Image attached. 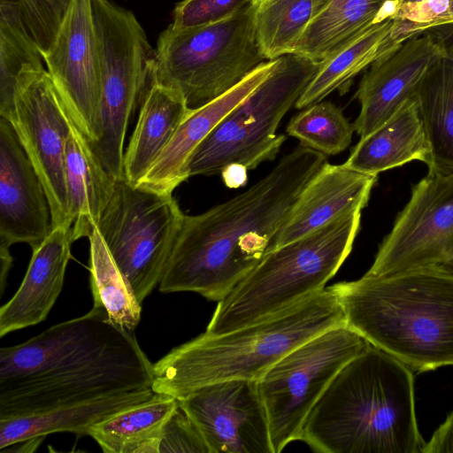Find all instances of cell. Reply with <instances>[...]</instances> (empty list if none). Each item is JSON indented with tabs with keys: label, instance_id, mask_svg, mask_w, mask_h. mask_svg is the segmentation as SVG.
Wrapping results in <instances>:
<instances>
[{
	"label": "cell",
	"instance_id": "cell-24",
	"mask_svg": "<svg viewBox=\"0 0 453 453\" xmlns=\"http://www.w3.org/2000/svg\"><path fill=\"white\" fill-rule=\"evenodd\" d=\"M65 186L73 242L89 237L111 196L115 179L73 124L65 145Z\"/></svg>",
	"mask_w": 453,
	"mask_h": 453
},
{
	"label": "cell",
	"instance_id": "cell-17",
	"mask_svg": "<svg viewBox=\"0 0 453 453\" xmlns=\"http://www.w3.org/2000/svg\"><path fill=\"white\" fill-rule=\"evenodd\" d=\"M53 230L44 186L13 127L0 116V243L38 248Z\"/></svg>",
	"mask_w": 453,
	"mask_h": 453
},
{
	"label": "cell",
	"instance_id": "cell-20",
	"mask_svg": "<svg viewBox=\"0 0 453 453\" xmlns=\"http://www.w3.org/2000/svg\"><path fill=\"white\" fill-rule=\"evenodd\" d=\"M71 229L58 226L35 250L19 289L0 308V336L44 320L58 297L72 257Z\"/></svg>",
	"mask_w": 453,
	"mask_h": 453
},
{
	"label": "cell",
	"instance_id": "cell-27",
	"mask_svg": "<svg viewBox=\"0 0 453 453\" xmlns=\"http://www.w3.org/2000/svg\"><path fill=\"white\" fill-rule=\"evenodd\" d=\"M394 26V16H389L373 24L331 58L323 60L320 69L295 106L302 110L322 101L336 89L342 92L347 89L357 73L401 43L391 37Z\"/></svg>",
	"mask_w": 453,
	"mask_h": 453
},
{
	"label": "cell",
	"instance_id": "cell-35",
	"mask_svg": "<svg viewBox=\"0 0 453 453\" xmlns=\"http://www.w3.org/2000/svg\"><path fill=\"white\" fill-rule=\"evenodd\" d=\"M165 452L210 453L199 429L180 406L161 432L158 453Z\"/></svg>",
	"mask_w": 453,
	"mask_h": 453
},
{
	"label": "cell",
	"instance_id": "cell-2",
	"mask_svg": "<svg viewBox=\"0 0 453 453\" xmlns=\"http://www.w3.org/2000/svg\"><path fill=\"white\" fill-rule=\"evenodd\" d=\"M327 163L302 144L242 193L185 215L159 282L162 293L223 299L263 258L306 185Z\"/></svg>",
	"mask_w": 453,
	"mask_h": 453
},
{
	"label": "cell",
	"instance_id": "cell-31",
	"mask_svg": "<svg viewBox=\"0 0 453 453\" xmlns=\"http://www.w3.org/2000/svg\"><path fill=\"white\" fill-rule=\"evenodd\" d=\"M42 54L27 29L18 4L0 0V116L11 111L16 81L27 67H44Z\"/></svg>",
	"mask_w": 453,
	"mask_h": 453
},
{
	"label": "cell",
	"instance_id": "cell-38",
	"mask_svg": "<svg viewBox=\"0 0 453 453\" xmlns=\"http://www.w3.org/2000/svg\"><path fill=\"white\" fill-rule=\"evenodd\" d=\"M247 168L237 164L226 167L221 175L226 185L231 188H239L246 183Z\"/></svg>",
	"mask_w": 453,
	"mask_h": 453
},
{
	"label": "cell",
	"instance_id": "cell-41",
	"mask_svg": "<svg viewBox=\"0 0 453 453\" xmlns=\"http://www.w3.org/2000/svg\"><path fill=\"white\" fill-rule=\"evenodd\" d=\"M424 0H397V7L403 4H416L422 2Z\"/></svg>",
	"mask_w": 453,
	"mask_h": 453
},
{
	"label": "cell",
	"instance_id": "cell-16",
	"mask_svg": "<svg viewBox=\"0 0 453 453\" xmlns=\"http://www.w3.org/2000/svg\"><path fill=\"white\" fill-rule=\"evenodd\" d=\"M442 56L439 39L426 29L373 61L356 94L360 112L353 127L360 138L375 130L412 97L424 74Z\"/></svg>",
	"mask_w": 453,
	"mask_h": 453
},
{
	"label": "cell",
	"instance_id": "cell-32",
	"mask_svg": "<svg viewBox=\"0 0 453 453\" xmlns=\"http://www.w3.org/2000/svg\"><path fill=\"white\" fill-rule=\"evenodd\" d=\"M354 131L341 108L323 101L306 107L287 127V133L302 145L324 155H336L346 150Z\"/></svg>",
	"mask_w": 453,
	"mask_h": 453
},
{
	"label": "cell",
	"instance_id": "cell-36",
	"mask_svg": "<svg viewBox=\"0 0 453 453\" xmlns=\"http://www.w3.org/2000/svg\"><path fill=\"white\" fill-rule=\"evenodd\" d=\"M448 452H453V411L421 449V453Z\"/></svg>",
	"mask_w": 453,
	"mask_h": 453
},
{
	"label": "cell",
	"instance_id": "cell-18",
	"mask_svg": "<svg viewBox=\"0 0 453 453\" xmlns=\"http://www.w3.org/2000/svg\"><path fill=\"white\" fill-rule=\"evenodd\" d=\"M376 175L326 163L306 185L267 252L367 205Z\"/></svg>",
	"mask_w": 453,
	"mask_h": 453
},
{
	"label": "cell",
	"instance_id": "cell-34",
	"mask_svg": "<svg viewBox=\"0 0 453 453\" xmlns=\"http://www.w3.org/2000/svg\"><path fill=\"white\" fill-rule=\"evenodd\" d=\"M254 0H182L173 10L171 25L188 29L221 21L250 5Z\"/></svg>",
	"mask_w": 453,
	"mask_h": 453
},
{
	"label": "cell",
	"instance_id": "cell-12",
	"mask_svg": "<svg viewBox=\"0 0 453 453\" xmlns=\"http://www.w3.org/2000/svg\"><path fill=\"white\" fill-rule=\"evenodd\" d=\"M46 190L53 229H71L65 186V145L74 124L46 67H27L18 76L5 118Z\"/></svg>",
	"mask_w": 453,
	"mask_h": 453
},
{
	"label": "cell",
	"instance_id": "cell-11",
	"mask_svg": "<svg viewBox=\"0 0 453 453\" xmlns=\"http://www.w3.org/2000/svg\"><path fill=\"white\" fill-rule=\"evenodd\" d=\"M370 343L345 324L304 342L257 380L273 453L301 441L306 418L336 374Z\"/></svg>",
	"mask_w": 453,
	"mask_h": 453
},
{
	"label": "cell",
	"instance_id": "cell-9",
	"mask_svg": "<svg viewBox=\"0 0 453 453\" xmlns=\"http://www.w3.org/2000/svg\"><path fill=\"white\" fill-rule=\"evenodd\" d=\"M101 68V134L89 143L106 172L123 175L129 119L153 81L156 50L133 12L111 0H91Z\"/></svg>",
	"mask_w": 453,
	"mask_h": 453
},
{
	"label": "cell",
	"instance_id": "cell-39",
	"mask_svg": "<svg viewBox=\"0 0 453 453\" xmlns=\"http://www.w3.org/2000/svg\"><path fill=\"white\" fill-rule=\"evenodd\" d=\"M0 296L4 291L9 271L12 267L13 258L10 253V246L0 243Z\"/></svg>",
	"mask_w": 453,
	"mask_h": 453
},
{
	"label": "cell",
	"instance_id": "cell-23",
	"mask_svg": "<svg viewBox=\"0 0 453 453\" xmlns=\"http://www.w3.org/2000/svg\"><path fill=\"white\" fill-rule=\"evenodd\" d=\"M141 104L123 159V175L134 185L148 173L190 111L180 91L155 81Z\"/></svg>",
	"mask_w": 453,
	"mask_h": 453
},
{
	"label": "cell",
	"instance_id": "cell-8",
	"mask_svg": "<svg viewBox=\"0 0 453 453\" xmlns=\"http://www.w3.org/2000/svg\"><path fill=\"white\" fill-rule=\"evenodd\" d=\"M266 79L235 106L198 145L188 177L213 175L230 165L248 170L273 159L286 140L280 122L315 77L322 61L295 53L275 59Z\"/></svg>",
	"mask_w": 453,
	"mask_h": 453
},
{
	"label": "cell",
	"instance_id": "cell-40",
	"mask_svg": "<svg viewBox=\"0 0 453 453\" xmlns=\"http://www.w3.org/2000/svg\"><path fill=\"white\" fill-rule=\"evenodd\" d=\"M451 22H453V0H449L448 15H447V18L445 20V23H451Z\"/></svg>",
	"mask_w": 453,
	"mask_h": 453
},
{
	"label": "cell",
	"instance_id": "cell-4",
	"mask_svg": "<svg viewBox=\"0 0 453 453\" xmlns=\"http://www.w3.org/2000/svg\"><path fill=\"white\" fill-rule=\"evenodd\" d=\"M345 325L411 369L453 365V272L422 267L331 286Z\"/></svg>",
	"mask_w": 453,
	"mask_h": 453
},
{
	"label": "cell",
	"instance_id": "cell-5",
	"mask_svg": "<svg viewBox=\"0 0 453 453\" xmlns=\"http://www.w3.org/2000/svg\"><path fill=\"white\" fill-rule=\"evenodd\" d=\"M332 287L269 319L220 334L203 333L153 365L152 389L177 400L203 386L231 380H258L290 350L344 325Z\"/></svg>",
	"mask_w": 453,
	"mask_h": 453
},
{
	"label": "cell",
	"instance_id": "cell-25",
	"mask_svg": "<svg viewBox=\"0 0 453 453\" xmlns=\"http://www.w3.org/2000/svg\"><path fill=\"white\" fill-rule=\"evenodd\" d=\"M397 0H330L310 22L293 51L326 60L384 19L394 16Z\"/></svg>",
	"mask_w": 453,
	"mask_h": 453
},
{
	"label": "cell",
	"instance_id": "cell-14",
	"mask_svg": "<svg viewBox=\"0 0 453 453\" xmlns=\"http://www.w3.org/2000/svg\"><path fill=\"white\" fill-rule=\"evenodd\" d=\"M73 121L89 143L101 134V68L91 0H70L55 41L42 56Z\"/></svg>",
	"mask_w": 453,
	"mask_h": 453
},
{
	"label": "cell",
	"instance_id": "cell-13",
	"mask_svg": "<svg viewBox=\"0 0 453 453\" xmlns=\"http://www.w3.org/2000/svg\"><path fill=\"white\" fill-rule=\"evenodd\" d=\"M422 267L453 272V173H432L411 188V198L380 243L366 276Z\"/></svg>",
	"mask_w": 453,
	"mask_h": 453
},
{
	"label": "cell",
	"instance_id": "cell-37",
	"mask_svg": "<svg viewBox=\"0 0 453 453\" xmlns=\"http://www.w3.org/2000/svg\"><path fill=\"white\" fill-rule=\"evenodd\" d=\"M439 39L444 55L453 59V22L428 28Z\"/></svg>",
	"mask_w": 453,
	"mask_h": 453
},
{
	"label": "cell",
	"instance_id": "cell-7",
	"mask_svg": "<svg viewBox=\"0 0 453 453\" xmlns=\"http://www.w3.org/2000/svg\"><path fill=\"white\" fill-rule=\"evenodd\" d=\"M153 81L180 91L190 109L226 93L268 61L257 39L254 1L221 21L176 29L157 43Z\"/></svg>",
	"mask_w": 453,
	"mask_h": 453
},
{
	"label": "cell",
	"instance_id": "cell-1",
	"mask_svg": "<svg viewBox=\"0 0 453 453\" xmlns=\"http://www.w3.org/2000/svg\"><path fill=\"white\" fill-rule=\"evenodd\" d=\"M153 365L103 307L0 349V420L152 388Z\"/></svg>",
	"mask_w": 453,
	"mask_h": 453
},
{
	"label": "cell",
	"instance_id": "cell-15",
	"mask_svg": "<svg viewBox=\"0 0 453 453\" xmlns=\"http://www.w3.org/2000/svg\"><path fill=\"white\" fill-rule=\"evenodd\" d=\"M178 403L199 429L210 453H273L257 380L211 383Z\"/></svg>",
	"mask_w": 453,
	"mask_h": 453
},
{
	"label": "cell",
	"instance_id": "cell-30",
	"mask_svg": "<svg viewBox=\"0 0 453 453\" xmlns=\"http://www.w3.org/2000/svg\"><path fill=\"white\" fill-rule=\"evenodd\" d=\"M88 240L89 281L94 306L103 307L114 323L134 331L141 319L142 303L113 260L96 227Z\"/></svg>",
	"mask_w": 453,
	"mask_h": 453
},
{
	"label": "cell",
	"instance_id": "cell-10",
	"mask_svg": "<svg viewBox=\"0 0 453 453\" xmlns=\"http://www.w3.org/2000/svg\"><path fill=\"white\" fill-rule=\"evenodd\" d=\"M184 216L173 193L115 179L96 227L140 303L159 285Z\"/></svg>",
	"mask_w": 453,
	"mask_h": 453
},
{
	"label": "cell",
	"instance_id": "cell-19",
	"mask_svg": "<svg viewBox=\"0 0 453 453\" xmlns=\"http://www.w3.org/2000/svg\"><path fill=\"white\" fill-rule=\"evenodd\" d=\"M276 60L264 62L231 89L190 109L173 137L137 185L164 193L188 179L186 167L198 145L219 123L271 73Z\"/></svg>",
	"mask_w": 453,
	"mask_h": 453
},
{
	"label": "cell",
	"instance_id": "cell-28",
	"mask_svg": "<svg viewBox=\"0 0 453 453\" xmlns=\"http://www.w3.org/2000/svg\"><path fill=\"white\" fill-rule=\"evenodd\" d=\"M179 406L172 395L156 393L88 430L105 453H158L162 429Z\"/></svg>",
	"mask_w": 453,
	"mask_h": 453
},
{
	"label": "cell",
	"instance_id": "cell-22",
	"mask_svg": "<svg viewBox=\"0 0 453 453\" xmlns=\"http://www.w3.org/2000/svg\"><path fill=\"white\" fill-rule=\"evenodd\" d=\"M430 159V146L413 96L384 123L361 137L343 165L363 173L381 172Z\"/></svg>",
	"mask_w": 453,
	"mask_h": 453
},
{
	"label": "cell",
	"instance_id": "cell-3",
	"mask_svg": "<svg viewBox=\"0 0 453 453\" xmlns=\"http://www.w3.org/2000/svg\"><path fill=\"white\" fill-rule=\"evenodd\" d=\"M301 441L321 453L421 452L411 368L369 344L316 403Z\"/></svg>",
	"mask_w": 453,
	"mask_h": 453
},
{
	"label": "cell",
	"instance_id": "cell-33",
	"mask_svg": "<svg viewBox=\"0 0 453 453\" xmlns=\"http://www.w3.org/2000/svg\"><path fill=\"white\" fill-rule=\"evenodd\" d=\"M42 56L52 46L70 0H13Z\"/></svg>",
	"mask_w": 453,
	"mask_h": 453
},
{
	"label": "cell",
	"instance_id": "cell-26",
	"mask_svg": "<svg viewBox=\"0 0 453 453\" xmlns=\"http://www.w3.org/2000/svg\"><path fill=\"white\" fill-rule=\"evenodd\" d=\"M413 98L430 146L428 172L453 173V59L442 56L433 64Z\"/></svg>",
	"mask_w": 453,
	"mask_h": 453
},
{
	"label": "cell",
	"instance_id": "cell-21",
	"mask_svg": "<svg viewBox=\"0 0 453 453\" xmlns=\"http://www.w3.org/2000/svg\"><path fill=\"white\" fill-rule=\"evenodd\" d=\"M152 388L133 389L60 406L44 412L0 420V449L54 433L88 435V430L154 395Z\"/></svg>",
	"mask_w": 453,
	"mask_h": 453
},
{
	"label": "cell",
	"instance_id": "cell-6",
	"mask_svg": "<svg viewBox=\"0 0 453 453\" xmlns=\"http://www.w3.org/2000/svg\"><path fill=\"white\" fill-rule=\"evenodd\" d=\"M361 211L273 250L220 301L204 333L220 334L269 319L325 288L349 255Z\"/></svg>",
	"mask_w": 453,
	"mask_h": 453
},
{
	"label": "cell",
	"instance_id": "cell-29",
	"mask_svg": "<svg viewBox=\"0 0 453 453\" xmlns=\"http://www.w3.org/2000/svg\"><path fill=\"white\" fill-rule=\"evenodd\" d=\"M330 0H254L255 29L267 60L293 53L310 22Z\"/></svg>",
	"mask_w": 453,
	"mask_h": 453
}]
</instances>
